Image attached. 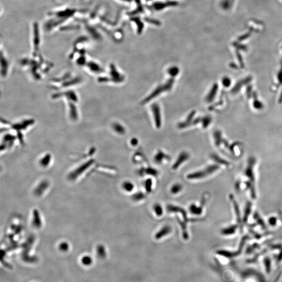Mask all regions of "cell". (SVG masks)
<instances>
[{
  "label": "cell",
  "mask_w": 282,
  "mask_h": 282,
  "mask_svg": "<svg viewBox=\"0 0 282 282\" xmlns=\"http://www.w3.org/2000/svg\"><path fill=\"white\" fill-rule=\"evenodd\" d=\"M54 99L63 98L68 102V115L70 119L77 120L79 119V112L76 105L79 103V97L76 93L72 90L57 93L52 96Z\"/></svg>",
  "instance_id": "6da1fadb"
},
{
  "label": "cell",
  "mask_w": 282,
  "mask_h": 282,
  "mask_svg": "<svg viewBox=\"0 0 282 282\" xmlns=\"http://www.w3.org/2000/svg\"><path fill=\"white\" fill-rule=\"evenodd\" d=\"M81 79L79 76L72 77V75L67 73L63 76L57 78L53 80L52 85L54 87L59 88H67L76 84H79L81 82Z\"/></svg>",
  "instance_id": "7a4b0ae2"
},
{
  "label": "cell",
  "mask_w": 282,
  "mask_h": 282,
  "mask_svg": "<svg viewBox=\"0 0 282 282\" xmlns=\"http://www.w3.org/2000/svg\"><path fill=\"white\" fill-rule=\"evenodd\" d=\"M32 56H38L39 54V48L40 46L41 36L40 34V29L38 24L34 23L32 27Z\"/></svg>",
  "instance_id": "3957f363"
},
{
  "label": "cell",
  "mask_w": 282,
  "mask_h": 282,
  "mask_svg": "<svg viewBox=\"0 0 282 282\" xmlns=\"http://www.w3.org/2000/svg\"><path fill=\"white\" fill-rule=\"evenodd\" d=\"M218 169V166H217L216 165H211L203 170L197 171L195 173L189 174V175H188L187 177L190 179H198L203 178L207 175L213 173Z\"/></svg>",
  "instance_id": "277c9868"
},
{
  "label": "cell",
  "mask_w": 282,
  "mask_h": 282,
  "mask_svg": "<svg viewBox=\"0 0 282 282\" xmlns=\"http://www.w3.org/2000/svg\"><path fill=\"white\" fill-rule=\"evenodd\" d=\"M9 61L7 58L5 52L1 49V75L3 77H6L9 70Z\"/></svg>",
  "instance_id": "5b68a950"
},
{
  "label": "cell",
  "mask_w": 282,
  "mask_h": 282,
  "mask_svg": "<svg viewBox=\"0 0 282 282\" xmlns=\"http://www.w3.org/2000/svg\"><path fill=\"white\" fill-rule=\"evenodd\" d=\"M85 66H86V68L90 72L93 74H99L103 71L101 65L96 61L93 60L88 61Z\"/></svg>",
  "instance_id": "8992f818"
},
{
  "label": "cell",
  "mask_w": 282,
  "mask_h": 282,
  "mask_svg": "<svg viewBox=\"0 0 282 282\" xmlns=\"http://www.w3.org/2000/svg\"><path fill=\"white\" fill-rule=\"evenodd\" d=\"M189 154L187 153L186 152L182 153L180 155L179 157L178 158L177 161L173 164V168L175 169V170L178 169L179 167V166H180L182 164V162H184L185 161L188 159L189 158Z\"/></svg>",
  "instance_id": "52a82bcc"
},
{
  "label": "cell",
  "mask_w": 282,
  "mask_h": 282,
  "mask_svg": "<svg viewBox=\"0 0 282 282\" xmlns=\"http://www.w3.org/2000/svg\"><path fill=\"white\" fill-rule=\"evenodd\" d=\"M153 112L154 113V117L155 118L156 126L159 128L161 124V119H160V110L158 106L155 104L153 106Z\"/></svg>",
  "instance_id": "ba28073f"
},
{
  "label": "cell",
  "mask_w": 282,
  "mask_h": 282,
  "mask_svg": "<svg viewBox=\"0 0 282 282\" xmlns=\"http://www.w3.org/2000/svg\"><path fill=\"white\" fill-rule=\"evenodd\" d=\"M171 231V228L169 226H165L164 227H162L160 231H158V232L156 233L155 237L156 239H160L162 237H164L165 236L169 234Z\"/></svg>",
  "instance_id": "9c48e42d"
},
{
  "label": "cell",
  "mask_w": 282,
  "mask_h": 282,
  "mask_svg": "<svg viewBox=\"0 0 282 282\" xmlns=\"http://www.w3.org/2000/svg\"><path fill=\"white\" fill-rule=\"evenodd\" d=\"M111 72H110V74H111V76L112 78L114 79V80L113 81L115 82H120L122 81V77L121 75H120L119 73H118V72L116 70V69H115V67L112 65V66H111Z\"/></svg>",
  "instance_id": "30bf717a"
},
{
  "label": "cell",
  "mask_w": 282,
  "mask_h": 282,
  "mask_svg": "<svg viewBox=\"0 0 282 282\" xmlns=\"http://www.w3.org/2000/svg\"><path fill=\"white\" fill-rule=\"evenodd\" d=\"M122 187L124 190L126 192H131L134 189V184L130 181L124 182L122 184Z\"/></svg>",
  "instance_id": "8fae6325"
},
{
  "label": "cell",
  "mask_w": 282,
  "mask_h": 282,
  "mask_svg": "<svg viewBox=\"0 0 282 282\" xmlns=\"http://www.w3.org/2000/svg\"><path fill=\"white\" fill-rule=\"evenodd\" d=\"M236 226L235 225H233L232 226L228 227L227 228H225L222 231L223 234L225 235H231V234L235 233L236 231Z\"/></svg>",
  "instance_id": "7c38bea8"
},
{
  "label": "cell",
  "mask_w": 282,
  "mask_h": 282,
  "mask_svg": "<svg viewBox=\"0 0 282 282\" xmlns=\"http://www.w3.org/2000/svg\"><path fill=\"white\" fill-rule=\"evenodd\" d=\"M190 211L192 214L199 215L201 214L202 209L201 207H198L195 204H192L190 207Z\"/></svg>",
  "instance_id": "4fadbf2b"
},
{
  "label": "cell",
  "mask_w": 282,
  "mask_h": 282,
  "mask_svg": "<svg viewBox=\"0 0 282 282\" xmlns=\"http://www.w3.org/2000/svg\"><path fill=\"white\" fill-rule=\"evenodd\" d=\"M168 158V156L165 155V154L162 153V152H158V154H156V156L155 157V160L156 162L158 164H160L162 160L164 159V158Z\"/></svg>",
  "instance_id": "5bb4252c"
},
{
  "label": "cell",
  "mask_w": 282,
  "mask_h": 282,
  "mask_svg": "<svg viewBox=\"0 0 282 282\" xmlns=\"http://www.w3.org/2000/svg\"><path fill=\"white\" fill-rule=\"evenodd\" d=\"M182 189V186L179 184H174L171 189V192L173 194H177L179 193Z\"/></svg>",
  "instance_id": "9a60e30c"
},
{
  "label": "cell",
  "mask_w": 282,
  "mask_h": 282,
  "mask_svg": "<svg viewBox=\"0 0 282 282\" xmlns=\"http://www.w3.org/2000/svg\"><path fill=\"white\" fill-rule=\"evenodd\" d=\"M154 211L157 216H160L162 215L163 210H162V207L161 206L160 204H156L154 205Z\"/></svg>",
  "instance_id": "2e32d148"
},
{
  "label": "cell",
  "mask_w": 282,
  "mask_h": 282,
  "mask_svg": "<svg viewBox=\"0 0 282 282\" xmlns=\"http://www.w3.org/2000/svg\"><path fill=\"white\" fill-rule=\"evenodd\" d=\"M132 198L133 200L135 201H141L145 198V195L143 193H137L133 195Z\"/></svg>",
  "instance_id": "e0dca14e"
},
{
  "label": "cell",
  "mask_w": 282,
  "mask_h": 282,
  "mask_svg": "<svg viewBox=\"0 0 282 282\" xmlns=\"http://www.w3.org/2000/svg\"><path fill=\"white\" fill-rule=\"evenodd\" d=\"M112 126L114 129V130L116 132L119 133L120 134L124 132V129L123 128V127L120 124L118 123H115Z\"/></svg>",
  "instance_id": "ac0fdd59"
},
{
  "label": "cell",
  "mask_w": 282,
  "mask_h": 282,
  "mask_svg": "<svg viewBox=\"0 0 282 282\" xmlns=\"http://www.w3.org/2000/svg\"><path fill=\"white\" fill-rule=\"evenodd\" d=\"M145 187L146 190L147 191L148 193H150L152 191V180L148 179L146 181L145 183Z\"/></svg>",
  "instance_id": "d6986e66"
},
{
  "label": "cell",
  "mask_w": 282,
  "mask_h": 282,
  "mask_svg": "<svg viewBox=\"0 0 282 282\" xmlns=\"http://www.w3.org/2000/svg\"><path fill=\"white\" fill-rule=\"evenodd\" d=\"M145 173H147V174H149V175H151L154 176H156V175H158V172L157 170H156L155 169H153V168H148V169H146L145 170Z\"/></svg>",
  "instance_id": "ffe728a7"
},
{
  "label": "cell",
  "mask_w": 282,
  "mask_h": 282,
  "mask_svg": "<svg viewBox=\"0 0 282 282\" xmlns=\"http://www.w3.org/2000/svg\"><path fill=\"white\" fill-rule=\"evenodd\" d=\"M269 223L271 225H274L276 223V220L274 217H272L270 219Z\"/></svg>",
  "instance_id": "44dd1931"
},
{
  "label": "cell",
  "mask_w": 282,
  "mask_h": 282,
  "mask_svg": "<svg viewBox=\"0 0 282 282\" xmlns=\"http://www.w3.org/2000/svg\"><path fill=\"white\" fill-rule=\"evenodd\" d=\"M223 83H224V85L225 86H228L229 85V79H225L223 81Z\"/></svg>",
  "instance_id": "7402d4cb"
}]
</instances>
